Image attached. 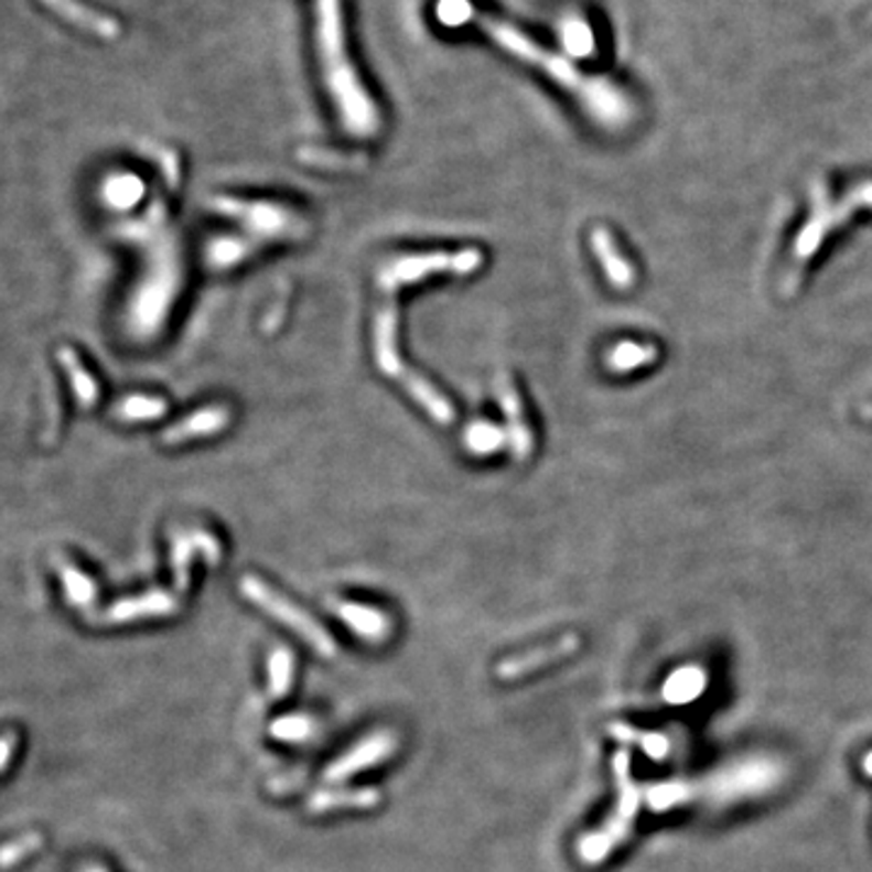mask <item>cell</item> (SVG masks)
I'll list each match as a JSON object with an SVG mask.
<instances>
[{"label": "cell", "mask_w": 872, "mask_h": 872, "mask_svg": "<svg viewBox=\"0 0 872 872\" xmlns=\"http://www.w3.org/2000/svg\"><path fill=\"white\" fill-rule=\"evenodd\" d=\"M317 36H321V56L327 88L335 97L347 131H352L359 139L374 137L380 125L378 109L364 90L352 61L347 58L340 0H317Z\"/></svg>", "instance_id": "obj_1"}, {"label": "cell", "mask_w": 872, "mask_h": 872, "mask_svg": "<svg viewBox=\"0 0 872 872\" xmlns=\"http://www.w3.org/2000/svg\"><path fill=\"white\" fill-rule=\"evenodd\" d=\"M613 776L618 785V803L609 821L601 829L586 833V837L577 843V853L584 863L599 865L613 853L616 846H621L631 837L637 809H640V788H637L631 776V756L628 752H618L613 758Z\"/></svg>", "instance_id": "obj_2"}, {"label": "cell", "mask_w": 872, "mask_h": 872, "mask_svg": "<svg viewBox=\"0 0 872 872\" xmlns=\"http://www.w3.org/2000/svg\"><path fill=\"white\" fill-rule=\"evenodd\" d=\"M212 208H216L220 216L238 220L248 230V236L265 243L303 238L305 230H309V224L297 212L274 202H245L236 200V196H214Z\"/></svg>", "instance_id": "obj_3"}, {"label": "cell", "mask_w": 872, "mask_h": 872, "mask_svg": "<svg viewBox=\"0 0 872 872\" xmlns=\"http://www.w3.org/2000/svg\"><path fill=\"white\" fill-rule=\"evenodd\" d=\"M240 592L248 596L255 606H260L262 611L269 613V616H274L277 621L284 623L287 628L299 633L303 640L315 649V653H321L323 657H333L337 653L333 635H330L321 623H317L313 616H309V613H305L303 609H299L297 604H293V601L281 596L277 589L262 582L260 577L245 574L240 580Z\"/></svg>", "instance_id": "obj_4"}, {"label": "cell", "mask_w": 872, "mask_h": 872, "mask_svg": "<svg viewBox=\"0 0 872 872\" xmlns=\"http://www.w3.org/2000/svg\"><path fill=\"white\" fill-rule=\"evenodd\" d=\"M483 265V252L469 248L459 252H429V255H405L392 260L378 274V284L384 291H396L400 284H417L427 277L456 274L469 277Z\"/></svg>", "instance_id": "obj_5"}, {"label": "cell", "mask_w": 872, "mask_h": 872, "mask_svg": "<svg viewBox=\"0 0 872 872\" xmlns=\"http://www.w3.org/2000/svg\"><path fill=\"white\" fill-rule=\"evenodd\" d=\"M398 749V736L390 730H378L364 736L362 742H356L349 752L342 754L335 764H330L323 773V778L327 783H342L352 778L354 773L366 771L372 766L384 764Z\"/></svg>", "instance_id": "obj_6"}, {"label": "cell", "mask_w": 872, "mask_h": 872, "mask_svg": "<svg viewBox=\"0 0 872 872\" xmlns=\"http://www.w3.org/2000/svg\"><path fill=\"white\" fill-rule=\"evenodd\" d=\"M580 645H582L580 635L568 633V635L558 637L556 643L540 645V647L528 649V653L512 655L507 659H502L499 665H497V669H495V674H497L499 681L524 679V677H528V674H534V671L543 669V667H550V665H558V661L572 657L577 649H580Z\"/></svg>", "instance_id": "obj_7"}, {"label": "cell", "mask_w": 872, "mask_h": 872, "mask_svg": "<svg viewBox=\"0 0 872 872\" xmlns=\"http://www.w3.org/2000/svg\"><path fill=\"white\" fill-rule=\"evenodd\" d=\"M374 349L380 374L388 378H400L408 366L402 364L398 352V303L396 291H384V303L374 323Z\"/></svg>", "instance_id": "obj_8"}, {"label": "cell", "mask_w": 872, "mask_h": 872, "mask_svg": "<svg viewBox=\"0 0 872 872\" xmlns=\"http://www.w3.org/2000/svg\"><path fill=\"white\" fill-rule=\"evenodd\" d=\"M180 611V599L165 589H153L141 596L121 599L103 613H93V623H131L141 618H163Z\"/></svg>", "instance_id": "obj_9"}, {"label": "cell", "mask_w": 872, "mask_h": 872, "mask_svg": "<svg viewBox=\"0 0 872 872\" xmlns=\"http://www.w3.org/2000/svg\"><path fill=\"white\" fill-rule=\"evenodd\" d=\"M858 206H872V182H865V184H861V187H858L855 192H851L849 200H846V202L841 204L839 214H833V212H821V208H819V212L812 216V220H809V224L805 226L800 240H797V245H795V257H797V262L803 265L805 260H809V257H812L815 250L819 248V243L825 240L827 230H831L833 226H839L841 220L849 218L851 212H855Z\"/></svg>", "instance_id": "obj_10"}, {"label": "cell", "mask_w": 872, "mask_h": 872, "mask_svg": "<svg viewBox=\"0 0 872 872\" xmlns=\"http://www.w3.org/2000/svg\"><path fill=\"white\" fill-rule=\"evenodd\" d=\"M497 398L502 405V412L507 417V434H509V446L514 459L526 461L534 451V434L531 427L526 422L524 405L519 398V390L514 386V380L507 372H499L497 376Z\"/></svg>", "instance_id": "obj_11"}, {"label": "cell", "mask_w": 872, "mask_h": 872, "mask_svg": "<svg viewBox=\"0 0 872 872\" xmlns=\"http://www.w3.org/2000/svg\"><path fill=\"white\" fill-rule=\"evenodd\" d=\"M327 609H333L340 616V621L366 643H374V645L386 643L392 635L390 616L376 606L356 604V601H347V599H330Z\"/></svg>", "instance_id": "obj_12"}, {"label": "cell", "mask_w": 872, "mask_h": 872, "mask_svg": "<svg viewBox=\"0 0 872 872\" xmlns=\"http://www.w3.org/2000/svg\"><path fill=\"white\" fill-rule=\"evenodd\" d=\"M196 552H202L208 564H218L220 560L218 538L206 531L177 534L173 538V574H175L177 592H184L190 584V562Z\"/></svg>", "instance_id": "obj_13"}, {"label": "cell", "mask_w": 872, "mask_h": 872, "mask_svg": "<svg viewBox=\"0 0 872 872\" xmlns=\"http://www.w3.org/2000/svg\"><path fill=\"white\" fill-rule=\"evenodd\" d=\"M230 420H233V412L226 408V405H208V408L196 410V412L184 417V420H180L177 424L168 427L163 432V444L180 446V444H184V441L212 437V434L220 432L224 427H228Z\"/></svg>", "instance_id": "obj_14"}, {"label": "cell", "mask_w": 872, "mask_h": 872, "mask_svg": "<svg viewBox=\"0 0 872 872\" xmlns=\"http://www.w3.org/2000/svg\"><path fill=\"white\" fill-rule=\"evenodd\" d=\"M42 3L49 10H54L56 15L68 20L71 24H78L80 30L103 36V40H117V36L121 34V28H119L117 20L107 18V15H103V12H97V10L88 8V6L78 3V0H42Z\"/></svg>", "instance_id": "obj_15"}, {"label": "cell", "mask_w": 872, "mask_h": 872, "mask_svg": "<svg viewBox=\"0 0 872 872\" xmlns=\"http://www.w3.org/2000/svg\"><path fill=\"white\" fill-rule=\"evenodd\" d=\"M398 384L402 386V390L408 392V396L420 405V408L432 417L434 422H439V424H449V422H453V417H456V412H453V408H451V402L441 396V392L429 384V380L424 378V376H420L417 372H412V368L408 366V372H405L400 378H398Z\"/></svg>", "instance_id": "obj_16"}, {"label": "cell", "mask_w": 872, "mask_h": 872, "mask_svg": "<svg viewBox=\"0 0 872 872\" xmlns=\"http://www.w3.org/2000/svg\"><path fill=\"white\" fill-rule=\"evenodd\" d=\"M265 245V240L255 238V236H224V238H214L206 243V250H204V260L206 265L220 272V269H230L240 265L243 260H248V257L257 255Z\"/></svg>", "instance_id": "obj_17"}, {"label": "cell", "mask_w": 872, "mask_h": 872, "mask_svg": "<svg viewBox=\"0 0 872 872\" xmlns=\"http://www.w3.org/2000/svg\"><path fill=\"white\" fill-rule=\"evenodd\" d=\"M380 803L376 788H340V790H317L309 797L305 809L313 815H325L333 809H372Z\"/></svg>", "instance_id": "obj_18"}, {"label": "cell", "mask_w": 872, "mask_h": 872, "mask_svg": "<svg viewBox=\"0 0 872 872\" xmlns=\"http://www.w3.org/2000/svg\"><path fill=\"white\" fill-rule=\"evenodd\" d=\"M592 248L599 257V262L604 265L611 284H616L621 289L633 284V269L628 262H625V257L618 252L616 243H613L611 233L606 228H596L592 233Z\"/></svg>", "instance_id": "obj_19"}, {"label": "cell", "mask_w": 872, "mask_h": 872, "mask_svg": "<svg viewBox=\"0 0 872 872\" xmlns=\"http://www.w3.org/2000/svg\"><path fill=\"white\" fill-rule=\"evenodd\" d=\"M505 444H509L507 429L497 427L495 422L475 420L463 432V449L473 456H493V453L505 449Z\"/></svg>", "instance_id": "obj_20"}, {"label": "cell", "mask_w": 872, "mask_h": 872, "mask_svg": "<svg viewBox=\"0 0 872 872\" xmlns=\"http://www.w3.org/2000/svg\"><path fill=\"white\" fill-rule=\"evenodd\" d=\"M56 356H58V362L64 364V368H66V374L71 378V386H73V392H76V400L80 402V408L83 410L95 408L97 398H100V388H97L95 378L88 374V368H85L83 362L78 359V354L73 352L71 347H61L56 352Z\"/></svg>", "instance_id": "obj_21"}, {"label": "cell", "mask_w": 872, "mask_h": 872, "mask_svg": "<svg viewBox=\"0 0 872 872\" xmlns=\"http://www.w3.org/2000/svg\"><path fill=\"white\" fill-rule=\"evenodd\" d=\"M54 564L61 572V580H64V589H66V596L71 604L78 609L93 606L97 599V586L90 577L83 574L78 568H73L66 558H54Z\"/></svg>", "instance_id": "obj_22"}, {"label": "cell", "mask_w": 872, "mask_h": 872, "mask_svg": "<svg viewBox=\"0 0 872 872\" xmlns=\"http://www.w3.org/2000/svg\"><path fill=\"white\" fill-rule=\"evenodd\" d=\"M143 194H146L143 180L131 175V173L107 177L105 187H103L105 202L112 208H121V212H125V208H131L133 204H139Z\"/></svg>", "instance_id": "obj_23"}, {"label": "cell", "mask_w": 872, "mask_h": 872, "mask_svg": "<svg viewBox=\"0 0 872 872\" xmlns=\"http://www.w3.org/2000/svg\"><path fill=\"white\" fill-rule=\"evenodd\" d=\"M317 732V724L311 715H303V712H291V715H281L272 724H269V734L279 742L289 744H301L313 740V734Z\"/></svg>", "instance_id": "obj_24"}, {"label": "cell", "mask_w": 872, "mask_h": 872, "mask_svg": "<svg viewBox=\"0 0 872 872\" xmlns=\"http://www.w3.org/2000/svg\"><path fill=\"white\" fill-rule=\"evenodd\" d=\"M267 677H269V696L284 698L293 683V653L289 647H277L269 653L267 659Z\"/></svg>", "instance_id": "obj_25"}, {"label": "cell", "mask_w": 872, "mask_h": 872, "mask_svg": "<svg viewBox=\"0 0 872 872\" xmlns=\"http://www.w3.org/2000/svg\"><path fill=\"white\" fill-rule=\"evenodd\" d=\"M168 412V402L163 398L151 396H129L115 405V417L125 422H143V420H161Z\"/></svg>", "instance_id": "obj_26"}, {"label": "cell", "mask_w": 872, "mask_h": 872, "mask_svg": "<svg viewBox=\"0 0 872 872\" xmlns=\"http://www.w3.org/2000/svg\"><path fill=\"white\" fill-rule=\"evenodd\" d=\"M44 846V837L40 831L22 833L20 839H12L6 846H0V870L15 868L24 858L36 853Z\"/></svg>", "instance_id": "obj_27"}, {"label": "cell", "mask_w": 872, "mask_h": 872, "mask_svg": "<svg viewBox=\"0 0 872 872\" xmlns=\"http://www.w3.org/2000/svg\"><path fill=\"white\" fill-rule=\"evenodd\" d=\"M703 686H706L703 671L683 669L679 674H674L671 681L667 683L665 693H667V698L671 700V703H683V700H691L693 696H698L700 691H703Z\"/></svg>", "instance_id": "obj_28"}, {"label": "cell", "mask_w": 872, "mask_h": 872, "mask_svg": "<svg viewBox=\"0 0 872 872\" xmlns=\"http://www.w3.org/2000/svg\"><path fill=\"white\" fill-rule=\"evenodd\" d=\"M609 732L616 736V740H621V742H635V744H640L645 752L653 756V758H661L667 754V749H669V744H667V740H661L659 734H649V732H637V730H633V728H628V724H618V722H613V724H609Z\"/></svg>", "instance_id": "obj_29"}, {"label": "cell", "mask_w": 872, "mask_h": 872, "mask_svg": "<svg viewBox=\"0 0 872 872\" xmlns=\"http://www.w3.org/2000/svg\"><path fill=\"white\" fill-rule=\"evenodd\" d=\"M655 356H657L655 347H637L633 342H625V345H618L609 354V366L613 372H631L635 366L653 362Z\"/></svg>", "instance_id": "obj_30"}, {"label": "cell", "mask_w": 872, "mask_h": 872, "mask_svg": "<svg viewBox=\"0 0 872 872\" xmlns=\"http://www.w3.org/2000/svg\"><path fill=\"white\" fill-rule=\"evenodd\" d=\"M471 15H473V6L469 0H441L439 3V18L446 24L469 22Z\"/></svg>", "instance_id": "obj_31"}, {"label": "cell", "mask_w": 872, "mask_h": 872, "mask_svg": "<svg viewBox=\"0 0 872 872\" xmlns=\"http://www.w3.org/2000/svg\"><path fill=\"white\" fill-rule=\"evenodd\" d=\"M18 746V736L15 734H6L0 736V771H6L10 764V756L15 752Z\"/></svg>", "instance_id": "obj_32"}, {"label": "cell", "mask_w": 872, "mask_h": 872, "mask_svg": "<svg viewBox=\"0 0 872 872\" xmlns=\"http://www.w3.org/2000/svg\"><path fill=\"white\" fill-rule=\"evenodd\" d=\"M863 768H865V773H870V776H872V752L863 758Z\"/></svg>", "instance_id": "obj_33"}, {"label": "cell", "mask_w": 872, "mask_h": 872, "mask_svg": "<svg viewBox=\"0 0 872 872\" xmlns=\"http://www.w3.org/2000/svg\"><path fill=\"white\" fill-rule=\"evenodd\" d=\"M83 872H107V870H105V868H97V865H88Z\"/></svg>", "instance_id": "obj_34"}]
</instances>
